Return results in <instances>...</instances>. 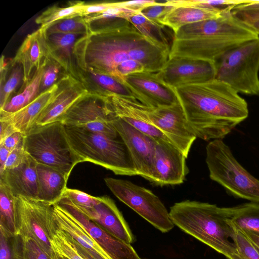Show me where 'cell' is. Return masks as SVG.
<instances>
[{"label": "cell", "mask_w": 259, "mask_h": 259, "mask_svg": "<svg viewBox=\"0 0 259 259\" xmlns=\"http://www.w3.org/2000/svg\"><path fill=\"white\" fill-rule=\"evenodd\" d=\"M169 53L153 44L127 21L91 29L76 42L73 57L83 72H95L115 78L118 66L129 60L141 62L146 71L158 72L168 61Z\"/></svg>", "instance_id": "cell-1"}, {"label": "cell", "mask_w": 259, "mask_h": 259, "mask_svg": "<svg viewBox=\"0 0 259 259\" xmlns=\"http://www.w3.org/2000/svg\"><path fill=\"white\" fill-rule=\"evenodd\" d=\"M197 138L222 139L249 114L246 101L225 82L213 79L175 89Z\"/></svg>", "instance_id": "cell-2"}, {"label": "cell", "mask_w": 259, "mask_h": 259, "mask_svg": "<svg viewBox=\"0 0 259 259\" xmlns=\"http://www.w3.org/2000/svg\"><path fill=\"white\" fill-rule=\"evenodd\" d=\"M232 207L189 200L175 203L169 211L175 225L228 259H241L233 242Z\"/></svg>", "instance_id": "cell-3"}, {"label": "cell", "mask_w": 259, "mask_h": 259, "mask_svg": "<svg viewBox=\"0 0 259 259\" xmlns=\"http://www.w3.org/2000/svg\"><path fill=\"white\" fill-rule=\"evenodd\" d=\"M64 126L68 142L80 162L93 163L117 175L137 176L128 150L120 138Z\"/></svg>", "instance_id": "cell-4"}, {"label": "cell", "mask_w": 259, "mask_h": 259, "mask_svg": "<svg viewBox=\"0 0 259 259\" xmlns=\"http://www.w3.org/2000/svg\"><path fill=\"white\" fill-rule=\"evenodd\" d=\"M205 161L212 180L236 197L259 203V180L241 165L222 140L207 144Z\"/></svg>", "instance_id": "cell-5"}, {"label": "cell", "mask_w": 259, "mask_h": 259, "mask_svg": "<svg viewBox=\"0 0 259 259\" xmlns=\"http://www.w3.org/2000/svg\"><path fill=\"white\" fill-rule=\"evenodd\" d=\"M24 147L37 163L54 168L68 178L80 163L70 148L65 126L61 122L33 126L25 135Z\"/></svg>", "instance_id": "cell-6"}, {"label": "cell", "mask_w": 259, "mask_h": 259, "mask_svg": "<svg viewBox=\"0 0 259 259\" xmlns=\"http://www.w3.org/2000/svg\"><path fill=\"white\" fill-rule=\"evenodd\" d=\"M214 65L215 79L239 94L259 96V37L227 51Z\"/></svg>", "instance_id": "cell-7"}, {"label": "cell", "mask_w": 259, "mask_h": 259, "mask_svg": "<svg viewBox=\"0 0 259 259\" xmlns=\"http://www.w3.org/2000/svg\"><path fill=\"white\" fill-rule=\"evenodd\" d=\"M106 185L121 202L162 233L174 227L167 209L150 190L125 180L107 177Z\"/></svg>", "instance_id": "cell-8"}, {"label": "cell", "mask_w": 259, "mask_h": 259, "mask_svg": "<svg viewBox=\"0 0 259 259\" xmlns=\"http://www.w3.org/2000/svg\"><path fill=\"white\" fill-rule=\"evenodd\" d=\"M18 234L33 240L52 258L51 240L55 234L53 205L37 199L15 197Z\"/></svg>", "instance_id": "cell-9"}, {"label": "cell", "mask_w": 259, "mask_h": 259, "mask_svg": "<svg viewBox=\"0 0 259 259\" xmlns=\"http://www.w3.org/2000/svg\"><path fill=\"white\" fill-rule=\"evenodd\" d=\"M113 115L104 98L91 92L76 102L60 122L117 139L120 137L111 123Z\"/></svg>", "instance_id": "cell-10"}, {"label": "cell", "mask_w": 259, "mask_h": 259, "mask_svg": "<svg viewBox=\"0 0 259 259\" xmlns=\"http://www.w3.org/2000/svg\"><path fill=\"white\" fill-rule=\"evenodd\" d=\"M258 37L257 33L252 32L215 34L191 39H173L169 58L185 57L214 63L227 51Z\"/></svg>", "instance_id": "cell-11"}, {"label": "cell", "mask_w": 259, "mask_h": 259, "mask_svg": "<svg viewBox=\"0 0 259 259\" xmlns=\"http://www.w3.org/2000/svg\"><path fill=\"white\" fill-rule=\"evenodd\" d=\"M146 111L150 123L187 158L197 137L188 123L180 102L170 106L155 108L146 106Z\"/></svg>", "instance_id": "cell-12"}, {"label": "cell", "mask_w": 259, "mask_h": 259, "mask_svg": "<svg viewBox=\"0 0 259 259\" xmlns=\"http://www.w3.org/2000/svg\"><path fill=\"white\" fill-rule=\"evenodd\" d=\"M155 74L160 81L175 89L215 79V67L212 62L173 57L169 58L162 69Z\"/></svg>", "instance_id": "cell-13"}, {"label": "cell", "mask_w": 259, "mask_h": 259, "mask_svg": "<svg viewBox=\"0 0 259 259\" xmlns=\"http://www.w3.org/2000/svg\"><path fill=\"white\" fill-rule=\"evenodd\" d=\"M111 123L128 150L137 176L149 181L153 170L155 140L114 115Z\"/></svg>", "instance_id": "cell-14"}, {"label": "cell", "mask_w": 259, "mask_h": 259, "mask_svg": "<svg viewBox=\"0 0 259 259\" xmlns=\"http://www.w3.org/2000/svg\"><path fill=\"white\" fill-rule=\"evenodd\" d=\"M186 158L172 144L156 141L153 170L149 181L160 186L183 183L189 172Z\"/></svg>", "instance_id": "cell-15"}, {"label": "cell", "mask_w": 259, "mask_h": 259, "mask_svg": "<svg viewBox=\"0 0 259 259\" xmlns=\"http://www.w3.org/2000/svg\"><path fill=\"white\" fill-rule=\"evenodd\" d=\"M123 82L137 100L147 107H167L179 102L175 89L160 81L155 73L144 71L129 74Z\"/></svg>", "instance_id": "cell-16"}, {"label": "cell", "mask_w": 259, "mask_h": 259, "mask_svg": "<svg viewBox=\"0 0 259 259\" xmlns=\"http://www.w3.org/2000/svg\"><path fill=\"white\" fill-rule=\"evenodd\" d=\"M67 210L101 247L109 259H142L131 244L109 233L83 214L69 199L57 202Z\"/></svg>", "instance_id": "cell-17"}, {"label": "cell", "mask_w": 259, "mask_h": 259, "mask_svg": "<svg viewBox=\"0 0 259 259\" xmlns=\"http://www.w3.org/2000/svg\"><path fill=\"white\" fill-rule=\"evenodd\" d=\"M53 58L49 45L47 28L40 27L24 40L11 61L13 66L20 64L23 70V82L26 85L45 60Z\"/></svg>", "instance_id": "cell-18"}, {"label": "cell", "mask_w": 259, "mask_h": 259, "mask_svg": "<svg viewBox=\"0 0 259 259\" xmlns=\"http://www.w3.org/2000/svg\"><path fill=\"white\" fill-rule=\"evenodd\" d=\"M75 205L109 233L129 244L135 241V237L122 213L108 196L100 197V201L92 207Z\"/></svg>", "instance_id": "cell-19"}, {"label": "cell", "mask_w": 259, "mask_h": 259, "mask_svg": "<svg viewBox=\"0 0 259 259\" xmlns=\"http://www.w3.org/2000/svg\"><path fill=\"white\" fill-rule=\"evenodd\" d=\"M61 80L57 95L41 113L35 125L60 122L64 114L76 102L91 92L82 81L69 73L61 77Z\"/></svg>", "instance_id": "cell-20"}, {"label": "cell", "mask_w": 259, "mask_h": 259, "mask_svg": "<svg viewBox=\"0 0 259 259\" xmlns=\"http://www.w3.org/2000/svg\"><path fill=\"white\" fill-rule=\"evenodd\" d=\"M37 162L28 154L19 165L0 174L3 184L15 197L37 199Z\"/></svg>", "instance_id": "cell-21"}, {"label": "cell", "mask_w": 259, "mask_h": 259, "mask_svg": "<svg viewBox=\"0 0 259 259\" xmlns=\"http://www.w3.org/2000/svg\"><path fill=\"white\" fill-rule=\"evenodd\" d=\"M61 78L52 87L40 93L28 105L14 113L0 115V121L8 123L15 131L26 134L33 126L46 108L57 95Z\"/></svg>", "instance_id": "cell-22"}, {"label": "cell", "mask_w": 259, "mask_h": 259, "mask_svg": "<svg viewBox=\"0 0 259 259\" xmlns=\"http://www.w3.org/2000/svg\"><path fill=\"white\" fill-rule=\"evenodd\" d=\"M55 224L76 243L87 250L95 259H109L101 247L85 230L64 208L56 203L53 205Z\"/></svg>", "instance_id": "cell-23"}, {"label": "cell", "mask_w": 259, "mask_h": 259, "mask_svg": "<svg viewBox=\"0 0 259 259\" xmlns=\"http://www.w3.org/2000/svg\"><path fill=\"white\" fill-rule=\"evenodd\" d=\"M37 200L53 205L63 197L68 178L51 167L37 163Z\"/></svg>", "instance_id": "cell-24"}, {"label": "cell", "mask_w": 259, "mask_h": 259, "mask_svg": "<svg viewBox=\"0 0 259 259\" xmlns=\"http://www.w3.org/2000/svg\"><path fill=\"white\" fill-rule=\"evenodd\" d=\"M223 13L197 6H172L158 21L175 33L188 24L217 18Z\"/></svg>", "instance_id": "cell-25"}, {"label": "cell", "mask_w": 259, "mask_h": 259, "mask_svg": "<svg viewBox=\"0 0 259 259\" xmlns=\"http://www.w3.org/2000/svg\"><path fill=\"white\" fill-rule=\"evenodd\" d=\"M48 40L54 59L64 70L74 76L72 58L76 42L82 36L71 33H56L48 35Z\"/></svg>", "instance_id": "cell-26"}, {"label": "cell", "mask_w": 259, "mask_h": 259, "mask_svg": "<svg viewBox=\"0 0 259 259\" xmlns=\"http://www.w3.org/2000/svg\"><path fill=\"white\" fill-rule=\"evenodd\" d=\"M52 58L46 59L40 68L34 72L30 81L25 85L24 89L10 98L3 107L0 108V115L11 114L19 110L38 96L40 93L41 80L45 66Z\"/></svg>", "instance_id": "cell-27"}, {"label": "cell", "mask_w": 259, "mask_h": 259, "mask_svg": "<svg viewBox=\"0 0 259 259\" xmlns=\"http://www.w3.org/2000/svg\"><path fill=\"white\" fill-rule=\"evenodd\" d=\"M126 20L153 44L170 52L171 45L164 31L165 26L149 20L140 11L132 15Z\"/></svg>", "instance_id": "cell-28"}, {"label": "cell", "mask_w": 259, "mask_h": 259, "mask_svg": "<svg viewBox=\"0 0 259 259\" xmlns=\"http://www.w3.org/2000/svg\"><path fill=\"white\" fill-rule=\"evenodd\" d=\"M231 222L238 229L259 235V203L251 202L233 207Z\"/></svg>", "instance_id": "cell-29"}, {"label": "cell", "mask_w": 259, "mask_h": 259, "mask_svg": "<svg viewBox=\"0 0 259 259\" xmlns=\"http://www.w3.org/2000/svg\"><path fill=\"white\" fill-rule=\"evenodd\" d=\"M0 230L10 234H18L15 197L0 183Z\"/></svg>", "instance_id": "cell-30"}, {"label": "cell", "mask_w": 259, "mask_h": 259, "mask_svg": "<svg viewBox=\"0 0 259 259\" xmlns=\"http://www.w3.org/2000/svg\"><path fill=\"white\" fill-rule=\"evenodd\" d=\"M86 74L95 84V88L92 92L115 94L137 99L133 93L124 83L115 78L95 72H89Z\"/></svg>", "instance_id": "cell-31"}, {"label": "cell", "mask_w": 259, "mask_h": 259, "mask_svg": "<svg viewBox=\"0 0 259 259\" xmlns=\"http://www.w3.org/2000/svg\"><path fill=\"white\" fill-rule=\"evenodd\" d=\"M84 4V2H76L64 7L53 6L45 11L36 18L35 23L40 25L41 28H47L59 20L79 16Z\"/></svg>", "instance_id": "cell-32"}, {"label": "cell", "mask_w": 259, "mask_h": 259, "mask_svg": "<svg viewBox=\"0 0 259 259\" xmlns=\"http://www.w3.org/2000/svg\"><path fill=\"white\" fill-rule=\"evenodd\" d=\"M0 259H25L24 237L0 230Z\"/></svg>", "instance_id": "cell-33"}, {"label": "cell", "mask_w": 259, "mask_h": 259, "mask_svg": "<svg viewBox=\"0 0 259 259\" xmlns=\"http://www.w3.org/2000/svg\"><path fill=\"white\" fill-rule=\"evenodd\" d=\"M91 31L85 17L81 16L70 17L57 21L47 28L48 35L56 33H71L85 35Z\"/></svg>", "instance_id": "cell-34"}, {"label": "cell", "mask_w": 259, "mask_h": 259, "mask_svg": "<svg viewBox=\"0 0 259 259\" xmlns=\"http://www.w3.org/2000/svg\"><path fill=\"white\" fill-rule=\"evenodd\" d=\"M51 242L56 254L61 256L67 259H84L76 248L73 240L57 226Z\"/></svg>", "instance_id": "cell-35"}, {"label": "cell", "mask_w": 259, "mask_h": 259, "mask_svg": "<svg viewBox=\"0 0 259 259\" xmlns=\"http://www.w3.org/2000/svg\"><path fill=\"white\" fill-rule=\"evenodd\" d=\"M231 12L246 26L259 20V0H243L241 4L233 7Z\"/></svg>", "instance_id": "cell-36"}, {"label": "cell", "mask_w": 259, "mask_h": 259, "mask_svg": "<svg viewBox=\"0 0 259 259\" xmlns=\"http://www.w3.org/2000/svg\"><path fill=\"white\" fill-rule=\"evenodd\" d=\"M4 85H1L0 94V108L3 107L10 99V96L23 81V70L21 65L16 64Z\"/></svg>", "instance_id": "cell-37"}, {"label": "cell", "mask_w": 259, "mask_h": 259, "mask_svg": "<svg viewBox=\"0 0 259 259\" xmlns=\"http://www.w3.org/2000/svg\"><path fill=\"white\" fill-rule=\"evenodd\" d=\"M233 227L235 230L233 242L237 247L241 259H259V252L249 241L244 233L240 229L235 228L234 226Z\"/></svg>", "instance_id": "cell-38"}, {"label": "cell", "mask_w": 259, "mask_h": 259, "mask_svg": "<svg viewBox=\"0 0 259 259\" xmlns=\"http://www.w3.org/2000/svg\"><path fill=\"white\" fill-rule=\"evenodd\" d=\"M63 197L67 198L75 205L80 207H92L100 200V197L93 196L81 191L67 188Z\"/></svg>", "instance_id": "cell-39"}, {"label": "cell", "mask_w": 259, "mask_h": 259, "mask_svg": "<svg viewBox=\"0 0 259 259\" xmlns=\"http://www.w3.org/2000/svg\"><path fill=\"white\" fill-rule=\"evenodd\" d=\"M61 68H63L62 66L54 58L48 61L45 66L41 80L40 93L50 88L57 82V80Z\"/></svg>", "instance_id": "cell-40"}, {"label": "cell", "mask_w": 259, "mask_h": 259, "mask_svg": "<svg viewBox=\"0 0 259 259\" xmlns=\"http://www.w3.org/2000/svg\"><path fill=\"white\" fill-rule=\"evenodd\" d=\"M172 7L168 4L167 1H156L155 3L145 7L140 12L149 20L159 23V20Z\"/></svg>", "instance_id": "cell-41"}, {"label": "cell", "mask_w": 259, "mask_h": 259, "mask_svg": "<svg viewBox=\"0 0 259 259\" xmlns=\"http://www.w3.org/2000/svg\"><path fill=\"white\" fill-rule=\"evenodd\" d=\"M28 154L24 147L23 140L11 151L3 168L0 170V174L6 170L13 168L19 165L25 160Z\"/></svg>", "instance_id": "cell-42"}, {"label": "cell", "mask_w": 259, "mask_h": 259, "mask_svg": "<svg viewBox=\"0 0 259 259\" xmlns=\"http://www.w3.org/2000/svg\"><path fill=\"white\" fill-rule=\"evenodd\" d=\"M25 259H52L33 240L25 238Z\"/></svg>", "instance_id": "cell-43"}, {"label": "cell", "mask_w": 259, "mask_h": 259, "mask_svg": "<svg viewBox=\"0 0 259 259\" xmlns=\"http://www.w3.org/2000/svg\"><path fill=\"white\" fill-rule=\"evenodd\" d=\"M115 3H101L92 4H85L84 3L79 16L85 17L102 13L108 8L114 6Z\"/></svg>", "instance_id": "cell-44"}, {"label": "cell", "mask_w": 259, "mask_h": 259, "mask_svg": "<svg viewBox=\"0 0 259 259\" xmlns=\"http://www.w3.org/2000/svg\"><path fill=\"white\" fill-rule=\"evenodd\" d=\"M25 135L20 132H15L0 142V145L12 151L24 140Z\"/></svg>", "instance_id": "cell-45"}, {"label": "cell", "mask_w": 259, "mask_h": 259, "mask_svg": "<svg viewBox=\"0 0 259 259\" xmlns=\"http://www.w3.org/2000/svg\"><path fill=\"white\" fill-rule=\"evenodd\" d=\"M153 0H136L118 2V6L127 8L135 11H140L145 7L155 3Z\"/></svg>", "instance_id": "cell-46"}, {"label": "cell", "mask_w": 259, "mask_h": 259, "mask_svg": "<svg viewBox=\"0 0 259 259\" xmlns=\"http://www.w3.org/2000/svg\"><path fill=\"white\" fill-rule=\"evenodd\" d=\"M15 131L7 122L0 121V142L11 135Z\"/></svg>", "instance_id": "cell-47"}, {"label": "cell", "mask_w": 259, "mask_h": 259, "mask_svg": "<svg viewBox=\"0 0 259 259\" xmlns=\"http://www.w3.org/2000/svg\"><path fill=\"white\" fill-rule=\"evenodd\" d=\"M242 231L244 233L249 241L259 252V235L251 232Z\"/></svg>", "instance_id": "cell-48"}, {"label": "cell", "mask_w": 259, "mask_h": 259, "mask_svg": "<svg viewBox=\"0 0 259 259\" xmlns=\"http://www.w3.org/2000/svg\"><path fill=\"white\" fill-rule=\"evenodd\" d=\"M11 151L4 146L0 145V170L3 168Z\"/></svg>", "instance_id": "cell-49"}, {"label": "cell", "mask_w": 259, "mask_h": 259, "mask_svg": "<svg viewBox=\"0 0 259 259\" xmlns=\"http://www.w3.org/2000/svg\"><path fill=\"white\" fill-rule=\"evenodd\" d=\"M73 242L75 243L76 248L84 259H95L87 250L78 245L74 241Z\"/></svg>", "instance_id": "cell-50"}, {"label": "cell", "mask_w": 259, "mask_h": 259, "mask_svg": "<svg viewBox=\"0 0 259 259\" xmlns=\"http://www.w3.org/2000/svg\"><path fill=\"white\" fill-rule=\"evenodd\" d=\"M259 35V20L252 22L246 25Z\"/></svg>", "instance_id": "cell-51"}, {"label": "cell", "mask_w": 259, "mask_h": 259, "mask_svg": "<svg viewBox=\"0 0 259 259\" xmlns=\"http://www.w3.org/2000/svg\"><path fill=\"white\" fill-rule=\"evenodd\" d=\"M55 259H67V258H65V257L61 256H60V255H59L56 254V258Z\"/></svg>", "instance_id": "cell-52"}]
</instances>
